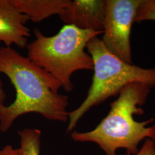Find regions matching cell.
Wrapping results in <instances>:
<instances>
[{"instance_id": "5", "label": "cell", "mask_w": 155, "mask_h": 155, "mask_svg": "<svg viewBox=\"0 0 155 155\" xmlns=\"http://www.w3.org/2000/svg\"><path fill=\"white\" fill-rule=\"evenodd\" d=\"M142 0H106L103 37L106 48L128 64H133L130 35L137 9Z\"/></svg>"}, {"instance_id": "4", "label": "cell", "mask_w": 155, "mask_h": 155, "mask_svg": "<svg viewBox=\"0 0 155 155\" xmlns=\"http://www.w3.org/2000/svg\"><path fill=\"white\" fill-rule=\"evenodd\" d=\"M93 61L94 75L86 98L76 109L69 112L66 133H71L78 122L93 106L119 94L130 83L138 82L155 87V68H144L128 64L106 48L101 39L95 37L86 45Z\"/></svg>"}, {"instance_id": "10", "label": "cell", "mask_w": 155, "mask_h": 155, "mask_svg": "<svg viewBox=\"0 0 155 155\" xmlns=\"http://www.w3.org/2000/svg\"><path fill=\"white\" fill-rule=\"evenodd\" d=\"M155 20V0H142L139 6L134 22Z\"/></svg>"}, {"instance_id": "2", "label": "cell", "mask_w": 155, "mask_h": 155, "mask_svg": "<svg viewBox=\"0 0 155 155\" xmlns=\"http://www.w3.org/2000/svg\"><path fill=\"white\" fill-rule=\"evenodd\" d=\"M150 87L144 83L134 82L121 90L118 98L111 103L108 114L93 130L86 132L74 131L71 139L77 142H93L106 155H117V150L125 149L126 155H136L141 141L150 137L151 118L139 122L134 115L143 114L141 108L146 102Z\"/></svg>"}, {"instance_id": "8", "label": "cell", "mask_w": 155, "mask_h": 155, "mask_svg": "<svg viewBox=\"0 0 155 155\" xmlns=\"http://www.w3.org/2000/svg\"><path fill=\"white\" fill-rule=\"evenodd\" d=\"M18 11L33 22H39L53 15H59L71 0H10Z\"/></svg>"}, {"instance_id": "1", "label": "cell", "mask_w": 155, "mask_h": 155, "mask_svg": "<svg viewBox=\"0 0 155 155\" xmlns=\"http://www.w3.org/2000/svg\"><path fill=\"white\" fill-rule=\"evenodd\" d=\"M0 73L9 79L16 98L0 111V131L6 132L23 114L35 113L51 121H68V98L60 94L61 84L28 57L12 47H0Z\"/></svg>"}, {"instance_id": "9", "label": "cell", "mask_w": 155, "mask_h": 155, "mask_svg": "<svg viewBox=\"0 0 155 155\" xmlns=\"http://www.w3.org/2000/svg\"><path fill=\"white\" fill-rule=\"evenodd\" d=\"M22 155H40L41 132L38 129L26 128L18 131Z\"/></svg>"}, {"instance_id": "6", "label": "cell", "mask_w": 155, "mask_h": 155, "mask_svg": "<svg viewBox=\"0 0 155 155\" xmlns=\"http://www.w3.org/2000/svg\"><path fill=\"white\" fill-rule=\"evenodd\" d=\"M106 13V0H74L59 16L66 25L104 32Z\"/></svg>"}, {"instance_id": "13", "label": "cell", "mask_w": 155, "mask_h": 155, "mask_svg": "<svg viewBox=\"0 0 155 155\" xmlns=\"http://www.w3.org/2000/svg\"><path fill=\"white\" fill-rule=\"evenodd\" d=\"M6 98V94L4 89L2 79L0 77V111L1 110L2 107L5 106L4 102L5 101Z\"/></svg>"}, {"instance_id": "7", "label": "cell", "mask_w": 155, "mask_h": 155, "mask_svg": "<svg viewBox=\"0 0 155 155\" xmlns=\"http://www.w3.org/2000/svg\"><path fill=\"white\" fill-rule=\"evenodd\" d=\"M28 17L18 11L10 0H0V42L5 47L12 45L24 48L28 45L31 31L26 26Z\"/></svg>"}, {"instance_id": "3", "label": "cell", "mask_w": 155, "mask_h": 155, "mask_svg": "<svg viewBox=\"0 0 155 155\" xmlns=\"http://www.w3.org/2000/svg\"><path fill=\"white\" fill-rule=\"evenodd\" d=\"M33 32L35 39L26 47L28 58L57 79L66 91H72L73 74L93 70V59L84 48L91 39L103 32L65 25L52 36H45L38 28Z\"/></svg>"}, {"instance_id": "11", "label": "cell", "mask_w": 155, "mask_h": 155, "mask_svg": "<svg viewBox=\"0 0 155 155\" xmlns=\"http://www.w3.org/2000/svg\"><path fill=\"white\" fill-rule=\"evenodd\" d=\"M136 155H155V141L152 139H146L141 150Z\"/></svg>"}, {"instance_id": "14", "label": "cell", "mask_w": 155, "mask_h": 155, "mask_svg": "<svg viewBox=\"0 0 155 155\" xmlns=\"http://www.w3.org/2000/svg\"><path fill=\"white\" fill-rule=\"evenodd\" d=\"M148 139H152L155 142V124L153 126L150 127V137Z\"/></svg>"}, {"instance_id": "12", "label": "cell", "mask_w": 155, "mask_h": 155, "mask_svg": "<svg viewBox=\"0 0 155 155\" xmlns=\"http://www.w3.org/2000/svg\"><path fill=\"white\" fill-rule=\"evenodd\" d=\"M0 155H22L20 148H14L11 145H5L0 150Z\"/></svg>"}]
</instances>
